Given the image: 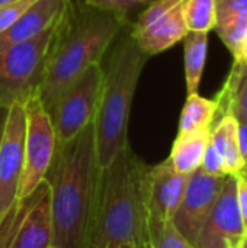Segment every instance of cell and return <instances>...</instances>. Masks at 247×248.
<instances>
[{
    "label": "cell",
    "mask_w": 247,
    "mask_h": 248,
    "mask_svg": "<svg viewBox=\"0 0 247 248\" xmlns=\"http://www.w3.org/2000/svg\"><path fill=\"white\" fill-rule=\"evenodd\" d=\"M208 52V33L188 31L183 38L185 80L188 96L198 93Z\"/></svg>",
    "instance_id": "cell-19"
},
{
    "label": "cell",
    "mask_w": 247,
    "mask_h": 248,
    "mask_svg": "<svg viewBox=\"0 0 247 248\" xmlns=\"http://www.w3.org/2000/svg\"><path fill=\"white\" fill-rule=\"evenodd\" d=\"M236 176V199H237V206L239 212L243 221V227L247 234V179L242 174H234Z\"/></svg>",
    "instance_id": "cell-27"
},
{
    "label": "cell",
    "mask_w": 247,
    "mask_h": 248,
    "mask_svg": "<svg viewBox=\"0 0 247 248\" xmlns=\"http://www.w3.org/2000/svg\"><path fill=\"white\" fill-rule=\"evenodd\" d=\"M150 248H195L170 222H166L148 234Z\"/></svg>",
    "instance_id": "cell-23"
},
{
    "label": "cell",
    "mask_w": 247,
    "mask_h": 248,
    "mask_svg": "<svg viewBox=\"0 0 247 248\" xmlns=\"http://www.w3.org/2000/svg\"><path fill=\"white\" fill-rule=\"evenodd\" d=\"M13 1H17V0H0V6L9 4V3H13Z\"/></svg>",
    "instance_id": "cell-33"
},
{
    "label": "cell",
    "mask_w": 247,
    "mask_h": 248,
    "mask_svg": "<svg viewBox=\"0 0 247 248\" xmlns=\"http://www.w3.org/2000/svg\"><path fill=\"white\" fill-rule=\"evenodd\" d=\"M214 31L236 58L247 33V0H217Z\"/></svg>",
    "instance_id": "cell-16"
},
{
    "label": "cell",
    "mask_w": 247,
    "mask_h": 248,
    "mask_svg": "<svg viewBox=\"0 0 247 248\" xmlns=\"http://www.w3.org/2000/svg\"><path fill=\"white\" fill-rule=\"evenodd\" d=\"M217 109L218 105L215 99H207L198 93L189 94L181 113L178 134H188L211 128L217 116Z\"/></svg>",
    "instance_id": "cell-20"
},
{
    "label": "cell",
    "mask_w": 247,
    "mask_h": 248,
    "mask_svg": "<svg viewBox=\"0 0 247 248\" xmlns=\"http://www.w3.org/2000/svg\"><path fill=\"white\" fill-rule=\"evenodd\" d=\"M134 248H150L148 244H144V246H138V247H134Z\"/></svg>",
    "instance_id": "cell-34"
},
{
    "label": "cell",
    "mask_w": 247,
    "mask_h": 248,
    "mask_svg": "<svg viewBox=\"0 0 247 248\" xmlns=\"http://www.w3.org/2000/svg\"><path fill=\"white\" fill-rule=\"evenodd\" d=\"M146 169L147 164L127 147L99 171L89 248L148 244Z\"/></svg>",
    "instance_id": "cell-3"
},
{
    "label": "cell",
    "mask_w": 247,
    "mask_h": 248,
    "mask_svg": "<svg viewBox=\"0 0 247 248\" xmlns=\"http://www.w3.org/2000/svg\"><path fill=\"white\" fill-rule=\"evenodd\" d=\"M36 0H17L4 6H0V33L12 26Z\"/></svg>",
    "instance_id": "cell-25"
},
{
    "label": "cell",
    "mask_w": 247,
    "mask_h": 248,
    "mask_svg": "<svg viewBox=\"0 0 247 248\" xmlns=\"http://www.w3.org/2000/svg\"><path fill=\"white\" fill-rule=\"evenodd\" d=\"M151 1L154 0H83V3H86L87 6L103 12H109L125 23H131L130 22L131 10H134L138 6L150 4Z\"/></svg>",
    "instance_id": "cell-24"
},
{
    "label": "cell",
    "mask_w": 247,
    "mask_h": 248,
    "mask_svg": "<svg viewBox=\"0 0 247 248\" xmlns=\"http://www.w3.org/2000/svg\"><path fill=\"white\" fill-rule=\"evenodd\" d=\"M7 110H9V109H6V108H0V141H1V137H3L4 125H6Z\"/></svg>",
    "instance_id": "cell-30"
},
{
    "label": "cell",
    "mask_w": 247,
    "mask_h": 248,
    "mask_svg": "<svg viewBox=\"0 0 247 248\" xmlns=\"http://www.w3.org/2000/svg\"><path fill=\"white\" fill-rule=\"evenodd\" d=\"M99 171L93 122L70 141L57 144L45 177L51 189L55 248L90 246Z\"/></svg>",
    "instance_id": "cell-1"
},
{
    "label": "cell",
    "mask_w": 247,
    "mask_h": 248,
    "mask_svg": "<svg viewBox=\"0 0 247 248\" xmlns=\"http://www.w3.org/2000/svg\"><path fill=\"white\" fill-rule=\"evenodd\" d=\"M210 137L211 128L188 134H178L169 155V161L172 163L173 169L183 174L195 173L201 167Z\"/></svg>",
    "instance_id": "cell-18"
},
{
    "label": "cell",
    "mask_w": 247,
    "mask_h": 248,
    "mask_svg": "<svg viewBox=\"0 0 247 248\" xmlns=\"http://www.w3.org/2000/svg\"><path fill=\"white\" fill-rule=\"evenodd\" d=\"M213 145L218 151L226 174H239L245 170L246 163L240 153L239 140H237V119L226 115L218 119L211 126Z\"/></svg>",
    "instance_id": "cell-17"
},
{
    "label": "cell",
    "mask_w": 247,
    "mask_h": 248,
    "mask_svg": "<svg viewBox=\"0 0 247 248\" xmlns=\"http://www.w3.org/2000/svg\"><path fill=\"white\" fill-rule=\"evenodd\" d=\"M52 246L51 189L45 179L29 196L17 201L0 225V248Z\"/></svg>",
    "instance_id": "cell-7"
},
{
    "label": "cell",
    "mask_w": 247,
    "mask_h": 248,
    "mask_svg": "<svg viewBox=\"0 0 247 248\" xmlns=\"http://www.w3.org/2000/svg\"><path fill=\"white\" fill-rule=\"evenodd\" d=\"M105 248H134V247H131V246H116V244H109V246H106Z\"/></svg>",
    "instance_id": "cell-32"
},
{
    "label": "cell",
    "mask_w": 247,
    "mask_h": 248,
    "mask_svg": "<svg viewBox=\"0 0 247 248\" xmlns=\"http://www.w3.org/2000/svg\"><path fill=\"white\" fill-rule=\"evenodd\" d=\"M237 140H239L240 153L247 166V122L237 121Z\"/></svg>",
    "instance_id": "cell-28"
},
{
    "label": "cell",
    "mask_w": 247,
    "mask_h": 248,
    "mask_svg": "<svg viewBox=\"0 0 247 248\" xmlns=\"http://www.w3.org/2000/svg\"><path fill=\"white\" fill-rule=\"evenodd\" d=\"M23 108L26 115V128L17 201L29 196L42 182H45L57 148V137L51 118L38 94L29 99Z\"/></svg>",
    "instance_id": "cell-8"
},
{
    "label": "cell",
    "mask_w": 247,
    "mask_h": 248,
    "mask_svg": "<svg viewBox=\"0 0 247 248\" xmlns=\"http://www.w3.org/2000/svg\"><path fill=\"white\" fill-rule=\"evenodd\" d=\"M214 99L218 105L215 119L230 115L247 122V61L234 60L224 86Z\"/></svg>",
    "instance_id": "cell-15"
},
{
    "label": "cell",
    "mask_w": 247,
    "mask_h": 248,
    "mask_svg": "<svg viewBox=\"0 0 247 248\" xmlns=\"http://www.w3.org/2000/svg\"><path fill=\"white\" fill-rule=\"evenodd\" d=\"M199 169L202 171H205L207 174H211V176H220V177L227 176L224 171L223 160H221L218 151L215 150V147L213 145L211 140L207 145V150H205V154H204V158H202Z\"/></svg>",
    "instance_id": "cell-26"
},
{
    "label": "cell",
    "mask_w": 247,
    "mask_h": 248,
    "mask_svg": "<svg viewBox=\"0 0 247 248\" xmlns=\"http://www.w3.org/2000/svg\"><path fill=\"white\" fill-rule=\"evenodd\" d=\"M183 3L169 10L143 32L132 35L137 45L147 57L157 55L185 38L188 33V26L183 16Z\"/></svg>",
    "instance_id": "cell-14"
},
{
    "label": "cell",
    "mask_w": 247,
    "mask_h": 248,
    "mask_svg": "<svg viewBox=\"0 0 247 248\" xmlns=\"http://www.w3.org/2000/svg\"><path fill=\"white\" fill-rule=\"evenodd\" d=\"M234 60H240V61H247V33L240 45V49H239V54Z\"/></svg>",
    "instance_id": "cell-29"
},
{
    "label": "cell",
    "mask_w": 247,
    "mask_h": 248,
    "mask_svg": "<svg viewBox=\"0 0 247 248\" xmlns=\"http://www.w3.org/2000/svg\"><path fill=\"white\" fill-rule=\"evenodd\" d=\"M61 16L38 36L0 52V108L25 105L38 94Z\"/></svg>",
    "instance_id": "cell-5"
},
{
    "label": "cell",
    "mask_w": 247,
    "mask_h": 248,
    "mask_svg": "<svg viewBox=\"0 0 247 248\" xmlns=\"http://www.w3.org/2000/svg\"><path fill=\"white\" fill-rule=\"evenodd\" d=\"M103 67L99 106L93 119L99 169L108 167L128 145V121L147 57L125 26L111 45Z\"/></svg>",
    "instance_id": "cell-4"
},
{
    "label": "cell",
    "mask_w": 247,
    "mask_h": 248,
    "mask_svg": "<svg viewBox=\"0 0 247 248\" xmlns=\"http://www.w3.org/2000/svg\"><path fill=\"white\" fill-rule=\"evenodd\" d=\"M233 248H247V234L245 237H242L240 241H239Z\"/></svg>",
    "instance_id": "cell-31"
},
{
    "label": "cell",
    "mask_w": 247,
    "mask_h": 248,
    "mask_svg": "<svg viewBox=\"0 0 247 248\" xmlns=\"http://www.w3.org/2000/svg\"><path fill=\"white\" fill-rule=\"evenodd\" d=\"M224 177L207 174L201 169L189 176L185 195L172 224L192 246L221 192Z\"/></svg>",
    "instance_id": "cell-12"
},
{
    "label": "cell",
    "mask_w": 247,
    "mask_h": 248,
    "mask_svg": "<svg viewBox=\"0 0 247 248\" xmlns=\"http://www.w3.org/2000/svg\"><path fill=\"white\" fill-rule=\"evenodd\" d=\"M245 170H247V166H246V167H245Z\"/></svg>",
    "instance_id": "cell-37"
},
{
    "label": "cell",
    "mask_w": 247,
    "mask_h": 248,
    "mask_svg": "<svg viewBox=\"0 0 247 248\" xmlns=\"http://www.w3.org/2000/svg\"><path fill=\"white\" fill-rule=\"evenodd\" d=\"M185 0H154L138 15L137 20L134 23H130V32L131 35H137L143 32L146 28H148L153 22L160 19L163 15H166L169 10L176 7L178 4L183 3Z\"/></svg>",
    "instance_id": "cell-22"
},
{
    "label": "cell",
    "mask_w": 247,
    "mask_h": 248,
    "mask_svg": "<svg viewBox=\"0 0 247 248\" xmlns=\"http://www.w3.org/2000/svg\"><path fill=\"white\" fill-rule=\"evenodd\" d=\"M189 176L176 171L169 158L156 166H147L144 187L148 234L173 219L185 195Z\"/></svg>",
    "instance_id": "cell-10"
},
{
    "label": "cell",
    "mask_w": 247,
    "mask_h": 248,
    "mask_svg": "<svg viewBox=\"0 0 247 248\" xmlns=\"http://www.w3.org/2000/svg\"><path fill=\"white\" fill-rule=\"evenodd\" d=\"M48 248H55V247H54V246H49V247H48Z\"/></svg>",
    "instance_id": "cell-36"
},
{
    "label": "cell",
    "mask_w": 247,
    "mask_h": 248,
    "mask_svg": "<svg viewBox=\"0 0 247 248\" xmlns=\"http://www.w3.org/2000/svg\"><path fill=\"white\" fill-rule=\"evenodd\" d=\"M183 16L188 31L210 33L217 22V0H186Z\"/></svg>",
    "instance_id": "cell-21"
},
{
    "label": "cell",
    "mask_w": 247,
    "mask_h": 248,
    "mask_svg": "<svg viewBox=\"0 0 247 248\" xmlns=\"http://www.w3.org/2000/svg\"><path fill=\"white\" fill-rule=\"evenodd\" d=\"M242 174H243V176L247 179V170H243V171H242Z\"/></svg>",
    "instance_id": "cell-35"
},
{
    "label": "cell",
    "mask_w": 247,
    "mask_h": 248,
    "mask_svg": "<svg viewBox=\"0 0 247 248\" xmlns=\"http://www.w3.org/2000/svg\"><path fill=\"white\" fill-rule=\"evenodd\" d=\"M128 25L109 12L87 6L83 0L68 1L38 92L47 112L82 73L102 64L111 45Z\"/></svg>",
    "instance_id": "cell-2"
},
{
    "label": "cell",
    "mask_w": 247,
    "mask_h": 248,
    "mask_svg": "<svg viewBox=\"0 0 247 248\" xmlns=\"http://www.w3.org/2000/svg\"><path fill=\"white\" fill-rule=\"evenodd\" d=\"M68 1L70 0H36L12 26L0 33V52L42 33L60 19Z\"/></svg>",
    "instance_id": "cell-13"
},
{
    "label": "cell",
    "mask_w": 247,
    "mask_h": 248,
    "mask_svg": "<svg viewBox=\"0 0 247 248\" xmlns=\"http://www.w3.org/2000/svg\"><path fill=\"white\" fill-rule=\"evenodd\" d=\"M102 80L103 65H92L57 97L48 110L57 144L70 141L93 122L99 106Z\"/></svg>",
    "instance_id": "cell-6"
},
{
    "label": "cell",
    "mask_w": 247,
    "mask_h": 248,
    "mask_svg": "<svg viewBox=\"0 0 247 248\" xmlns=\"http://www.w3.org/2000/svg\"><path fill=\"white\" fill-rule=\"evenodd\" d=\"M246 235L236 199V176L227 174L221 192L201 228L195 248H233Z\"/></svg>",
    "instance_id": "cell-11"
},
{
    "label": "cell",
    "mask_w": 247,
    "mask_h": 248,
    "mask_svg": "<svg viewBox=\"0 0 247 248\" xmlns=\"http://www.w3.org/2000/svg\"><path fill=\"white\" fill-rule=\"evenodd\" d=\"M25 128V108L23 105H13L7 110L0 141V225L17 203L23 167Z\"/></svg>",
    "instance_id": "cell-9"
}]
</instances>
